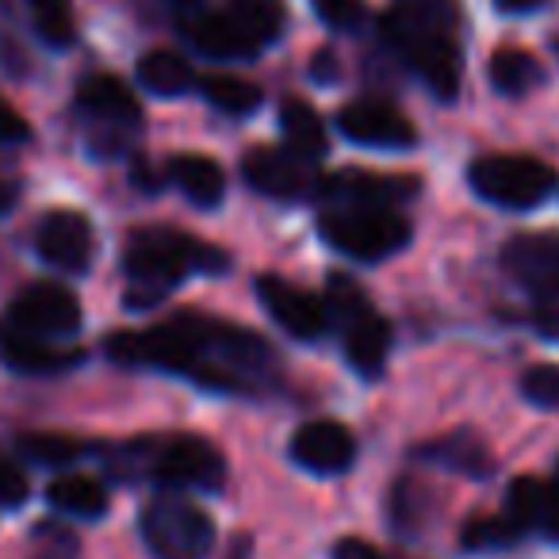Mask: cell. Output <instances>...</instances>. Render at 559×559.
Instances as JSON below:
<instances>
[{"label": "cell", "mask_w": 559, "mask_h": 559, "mask_svg": "<svg viewBox=\"0 0 559 559\" xmlns=\"http://www.w3.org/2000/svg\"><path fill=\"white\" fill-rule=\"evenodd\" d=\"M334 559H383V551L368 544L365 536H342L334 544Z\"/></svg>", "instance_id": "74e56055"}, {"label": "cell", "mask_w": 559, "mask_h": 559, "mask_svg": "<svg viewBox=\"0 0 559 559\" xmlns=\"http://www.w3.org/2000/svg\"><path fill=\"white\" fill-rule=\"evenodd\" d=\"M0 360L16 372L27 376H55V372H70V368L81 365L78 349H58L47 337L24 334V330L0 322Z\"/></svg>", "instance_id": "d6986e66"}, {"label": "cell", "mask_w": 559, "mask_h": 559, "mask_svg": "<svg viewBox=\"0 0 559 559\" xmlns=\"http://www.w3.org/2000/svg\"><path fill=\"white\" fill-rule=\"evenodd\" d=\"M418 456L452 467V472H460V475H490V452L483 449V441H479V437H472V433L441 437V441L426 444Z\"/></svg>", "instance_id": "484cf974"}, {"label": "cell", "mask_w": 559, "mask_h": 559, "mask_svg": "<svg viewBox=\"0 0 559 559\" xmlns=\"http://www.w3.org/2000/svg\"><path fill=\"white\" fill-rule=\"evenodd\" d=\"M319 234L353 261H388L411 241V223L395 207H330L319 218Z\"/></svg>", "instance_id": "8992f818"}, {"label": "cell", "mask_w": 559, "mask_h": 559, "mask_svg": "<svg viewBox=\"0 0 559 559\" xmlns=\"http://www.w3.org/2000/svg\"><path fill=\"white\" fill-rule=\"evenodd\" d=\"M521 540V528L513 525V518H479L464 528V548L472 551H498V548H510V544Z\"/></svg>", "instance_id": "4dcf8cb0"}, {"label": "cell", "mask_w": 559, "mask_h": 559, "mask_svg": "<svg viewBox=\"0 0 559 559\" xmlns=\"http://www.w3.org/2000/svg\"><path fill=\"white\" fill-rule=\"evenodd\" d=\"M230 559H238V556H230Z\"/></svg>", "instance_id": "b9f144b4"}, {"label": "cell", "mask_w": 559, "mask_h": 559, "mask_svg": "<svg viewBox=\"0 0 559 559\" xmlns=\"http://www.w3.org/2000/svg\"><path fill=\"white\" fill-rule=\"evenodd\" d=\"M226 253L207 249L195 241L192 234L169 230V226H154V230H139L127 246L123 272H127V304L131 307H154L180 288L192 272L203 269H223Z\"/></svg>", "instance_id": "3957f363"}, {"label": "cell", "mask_w": 559, "mask_h": 559, "mask_svg": "<svg viewBox=\"0 0 559 559\" xmlns=\"http://www.w3.org/2000/svg\"><path fill=\"white\" fill-rule=\"evenodd\" d=\"M192 39L195 47L203 50L207 58H223V62H238V58H257L261 47L246 35V27L234 20L230 9H218V12H203V16L192 20Z\"/></svg>", "instance_id": "ffe728a7"}, {"label": "cell", "mask_w": 559, "mask_h": 559, "mask_svg": "<svg viewBox=\"0 0 559 559\" xmlns=\"http://www.w3.org/2000/svg\"><path fill=\"white\" fill-rule=\"evenodd\" d=\"M292 460L314 475H342L357 460V441L342 421H307L292 437Z\"/></svg>", "instance_id": "2e32d148"}, {"label": "cell", "mask_w": 559, "mask_h": 559, "mask_svg": "<svg viewBox=\"0 0 559 559\" xmlns=\"http://www.w3.org/2000/svg\"><path fill=\"white\" fill-rule=\"evenodd\" d=\"M280 131L288 139V150L299 154L304 162H319L326 154V127H322L319 111L307 100H284L280 104Z\"/></svg>", "instance_id": "7402d4cb"}, {"label": "cell", "mask_w": 559, "mask_h": 559, "mask_svg": "<svg viewBox=\"0 0 559 559\" xmlns=\"http://www.w3.org/2000/svg\"><path fill=\"white\" fill-rule=\"evenodd\" d=\"M337 131L357 146H376V150H411L418 142L414 123L399 108L383 100H357L345 104L337 111Z\"/></svg>", "instance_id": "7c38bea8"}, {"label": "cell", "mask_w": 559, "mask_h": 559, "mask_svg": "<svg viewBox=\"0 0 559 559\" xmlns=\"http://www.w3.org/2000/svg\"><path fill=\"white\" fill-rule=\"evenodd\" d=\"M241 177L253 192L272 195V200H304V195L319 192V180L311 169V162H304L292 150H272L257 146L241 162Z\"/></svg>", "instance_id": "9c48e42d"}, {"label": "cell", "mask_w": 559, "mask_h": 559, "mask_svg": "<svg viewBox=\"0 0 559 559\" xmlns=\"http://www.w3.org/2000/svg\"><path fill=\"white\" fill-rule=\"evenodd\" d=\"M20 200V180L12 173H0V215H9Z\"/></svg>", "instance_id": "ab89813d"}, {"label": "cell", "mask_w": 559, "mask_h": 559, "mask_svg": "<svg viewBox=\"0 0 559 559\" xmlns=\"http://www.w3.org/2000/svg\"><path fill=\"white\" fill-rule=\"evenodd\" d=\"M24 498H27V475L9 456H0V510H12Z\"/></svg>", "instance_id": "e575fe53"}, {"label": "cell", "mask_w": 559, "mask_h": 559, "mask_svg": "<svg viewBox=\"0 0 559 559\" xmlns=\"http://www.w3.org/2000/svg\"><path fill=\"white\" fill-rule=\"evenodd\" d=\"M487 78H490V85H495V93L525 96V93H533V88L544 81V70H540V62L528 55V50L506 47V50H498V55L490 58Z\"/></svg>", "instance_id": "cb8c5ba5"}, {"label": "cell", "mask_w": 559, "mask_h": 559, "mask_svg": "<svg viewBox=\"0 0 559 559\" xmlns=\"http://www.w3.org/2000/svg\"><path fill=\"white\" fill-rule=\"evenodd\" d=\"M139 528L154 559H207L215 548V521L185 495L150 498Z\"/></svg>", "instance_id": "52a82bcc"}, {"label": "cell", "mask_w": 559, "mask_h": 559, "mask_svg": "<svg viewBox=\"0 0 559 559\" xmlns=\"http://www.w3.org/2000/svg\"><path fill=\"white\" fill-rule=\"evenodd\" d=\"M169 180L188 195V200L200 203V207H215V203H223V195H226V177H223V169H218V162L200 157V154L173 157Z\"/></svg>", "instance_id": "44dd1931"}, {"label": "cell", "mask_w": 559, "mask_h": 559, "mask_svg": "<svg viewBox=\"0 0 559 559\" xmlns=\"http://www.w3.org/2000/svg\"><path fill=\"white\" fill-rule=\"evenodd\" d=\"M456 24L460 9L452 0H399L383 16V39L426 81L437 100H456L460 78H464Z\"/></svg>", "instance_id": "7a4b0ae2"}, {"label": "cell", "mask_w": 559, "mask_h": 559, "mask_svg": "<svg viewBox=\"0 0 559 559\" xmlns=\"http://www.w3.org/2000/svg\"><path fill=\"white\" fill-rule=\"evenodd\" d=\"M506 513L521 533H536L559 540V483H544L533 475H521L506 490Z\"/></svg>", "instance_id": "ac0fdd59"}, {"label": "cell", "mask_w": 559, "mask_h": 559, "mask_svg": "<svg viewBox=\"0 0 559 559\" xmlns=\"http://www.w3.org/2000/svg\"><path fill=\"white\" fill-rule=\"evenodd\" d=\"M47 502L55 506L58 513H70V518L81 521H96L108 513V490L100 487L88 475H58L47 490Z\"/></svg>", "instance_id": "603a6c76"}, {"label": "cell", "mask_w": 559, "mask_h": 559, "mask_svg": "<svg viewBox=\"0 0 559 559\" xmlns=\"http://www.w3.org/2000/svg\"><path fill=\"white\" fill-rule=\"evenodd\" d=\"M467 185L479 200L502 211H533L556 192V173L525 154H487L472 162Z\"/></svg>", "instance_id": "ba28073f"}, {"label": "cell", "mask_w": 559, "mask_h": 559, "mask_svg": "<svg viewBox=\"0 0 559 559\" xmlns=\"http://www.w3.org/2000/svg\"><path fill=\"white\" fill-rule=\"evenodd\" d=\"M533 326L540 330V337L559 342V292L556 296H544L533 304Z\"/></svg>", "instance_id": "8d00e7d4"}, {"label": "cell", "mask_w": 559, "mask_h": 559, "mask_svg": "<svg viewBox=\"0 0 559 559\" xmlns=\"http://www.w3.org/2000/svg\"><path fill=\"white\" fill-rule=\"evenodd\" d=\"M32 24L47 47H70L78 39V20H73V0H27Z\"/></svg>", "instance_id": "83f0119b"}, {"label": "cell", "mask_w": 559, "mask_h": 559, "mask_svg": "<svg viewBox=\"0 0 559 559\" xmlns=\"http://www.w3.org/2000/svg\"><path fill=\"white\" fill-rule=\"evenodd\" d=\"M226 9L234 12V20L246 27V35L261 50L280 39V27H284V4L280 0H230Z\"/></svg>", "instance_id": "4316f807"}, {"label": "cell", "mask_w": 559, "mask_h": 559, "mask_svg": "<svg viewBox=\"0 0 559 559\" xmlns=\"http://www.w3.org/2000/svg\"><path fill=\"white\" fill-rule=\"evenodd\" d=\"M27 139H32L27 119L0 96V146H20V142H27Z\"/></svg>", "instance_id": "d590c367"}, {"label": "cell", "mask_w": 559, "mask_h": 559, "mask_svg": "<svg viewBox=\"0 0 559 559\" xmlns=\"http://www.w3.org/2000/svg\"><path fill=\"white\" fill-rule=\"evenodd\" d=\"M16 444L32 464H43V467H62L85 456V444L66 433H24Z\"/></svg>", "instance_id": "f546056e"}, {"label": "cell", "mask_w": 559, "mask_h": 559, "mask_svg": "<svg viewBox=\"0 0 559 559\" xmlns=\"http://www.w3.org/2000/svg\"><path fill=\"white\" fill-rule=\"evenodd\" d=\"M78 111L96 127H111V131H134L142 119V108L134 93L111 73H93L81 81L78 88Z\"/></svg>", "instance_id": "e0dca14e"}, {"label": "cell", "mask_w": 559, "mask_h": 559, "mask_svg": "<svg viewBox=\"0 0 559 559\" xmlns=\"http://www.w3.org/2000/svg\"><path fill=\"white\" fill-rule=\"evenodd\" d=\"M502 264L533 299L559 292V238L551 234H518L502 249Z\"/></svg>", "instance_id": "9a60e30c"}, {"label": "cell", "mask_w": 559, "mask_h": 559, "mask_svg": "<svg viewBox=\"0 0 559 559\" xmlns=\"http://www.w3.org/2000/svg\"><path fill=\"white\" fill-rule=\"evenodd\" d=\"M495 9L506 16H533V12L548 9V0H495Z\"/></svg>", "instance_id": "f35d334b"}, {"label": "cell", "mask_w": 559, "mask_h": 559, "mask_svg": "<svg viewBox=\"0 0 559 559\" xmlns=\"http://www.w3.org/2000/svg\"><path fill=\"white\" fill-rule=\"evenodd\" d=\"M521 395L540 411H559V365H533L521 376Z\"/></svg>", "instance_id": "1f68e13d"}, {"label": "cell", "mask_w": 559, "mask_h": 559, "mask_svg": "<svg viewBox=\"0 0 559 559\" xmlns=\"http://www.w3.org/2000/svg\"><path fill=\"white\" fill-rule=\"evenodd\" d=\"M142 475L173 490H218L226 479V460L203 437H165V441H139L119 452L116 472Z\"/></svg>", "instance_id": "277c9868"}, {"label": "cell", "mask_w": 559, "mask_h": 559, "mask_svg": "<svg viewBox=\"0 0 559 559\" xmlns=\"http://www.w3.org/2000/svg\"><path fill=\"white\" fill-rule=\"evenodd\" d=\"M319 195L334 203V207H399L403 200L418 195V180L345 169L334 173V177H322Z\"/></svg>", "instance_id": "5bb4252c"}, {"label": "cell", "mask_w": 559, "mask_h": 559, "mask_svg": "<svg viewBox=\"0 0 559 559\" xmlns=\"http://www.w3.org/2000/svg\"><path fill=\"white\" fill-rule=\"evenodd\" d=\"M326 314L337 322L345 337V357L360 376L376 380L388 365L391 353V326L383 314L372 311L365 292L349 276H330L326 284Z\"/></svg>", "instance_id": "5b68a950"}, {"label": "cell", "mask_w": 559, "mask_h": 559, "mask_svg": "<svg viewBox=\"0 0 559 559\" xmlns=\"http://www.w3.org/2000/svg\"><path fill=\"white\" fill-rule=\"evenodd\" d=\"M314 12L334 32H357L365 24V0H314Z\"/></svg>", "instance_id": "836d02e7"}, {"label": "cell", "mask_w": 559, "mask_h": 559, "mask_svg": "<svg viewBox=\"0 0 559 559\" xmlns=\"http://www.w3.org/2000/svg\"><path fill=\"white\" fill-rule=\"evenodd\" d=\"M9 326L35 337H66L81 326V304L58 284H32L9 307Z\"/></svg>", "instance_id": "30bf717a"}, {"label": "cell", "mask_w": 559, "mask_h": 559, "mask_svg": "<svg viewBox=\"0 0 559 559\" xmlns=\"http://www.w3.org/2000/svg\"><path fill=\"white\" fill-rule=\"evenodd\" d=\"M203 96H207L211 108L226 111V116H249V111H257L264 100L253 81L230 78V73H215V78L203 81Z\"/></svg>", "instance_id": "f1b7e54d"}, {"label": "cell", "mask_w": 559, "mask_h": 559, "mask_svg": "<svg viewBox=\"0 0 559 559\" xmlns=\"http://www.w3.org/2000/svg\"><path fill=\"white\" fill-rule=\"evenodd\" d=\"M173 9H185V12H192V9H200L203 0H169Z\"/></svg>", "instance_id": "60d3db41"}, {"label": "cell", "mask_w": 559, "mask_h": 559, "mask_svg": "<svg viewBox=\"0 0 559 559\" xmlns=\"http://www.w3.org/2000/svg\"><path fill=\"white\" fill-rule=\"evenodd\" d=\"M257 299L261 307L272 314L280 330H288L292 337L299 342H319L330 326V314H326V304L314 296H307L304 288L288 284V280L280 276H261L257 280Z\"/></svg>", "instance_id": "8fae6325"}, {"label": "cell", "mask_w": 559, "mask_h": 559, "mask_svg": "<svg viewBox=\"0 0 559 559\" xmlns=\"http://www.w3.org/2000/svg\"><path fill=\"white\" fill-rule=\"evenodd\" d=\"M108 357L131 368H162L211 391H261L276 376V353L234 322L177 314L150 330H119L108 337Z\"/></svg>", "instance_id": "6da1fadb"}, {"label": "cell", "mask_w": 559, "mask_h": 559, "mask_svg": "<svg viewBox=\"0 0 559 559\" xmlns=\"http://www.w3.org/2000/svg\"><path fill=\"white\" fill-rule=\"evenodd\" d=\"M139 81L154 96H185L192 88L195 73L188 66V58L173 55V50H150L139 62Z\"/></svg>", "instance_id": "d4e9b609"}, {"label": "cell", "mask_w": 559, "mask_h": 559, "mask_svg": "<svg viewBox=\"0 0 559 559\" xmlns=\"http://www.w3.org/2000/svg\"><path fill=\"white\" fill-rule=\"evenodd\" d=\"M81 544L66 525H39L35 528L32 559H78Z\"/></svg>", "instance_id": "d6a6232c"}, {"label": "cell", "mask_w": 559, "mask_h": 559, "mask_svg": "<svg viewBox=\"0 0 559 559\" xmlns=\"http://www.w3.org/2000/svg\"><path fill=\"white\" fill-rule=\"evenodd\" d=\"M39 257L58 272H85L96 257V234L81 211H50L35 230Z\"/></svg>", "instance_id": "4fadbf2b"}]
</instances>
